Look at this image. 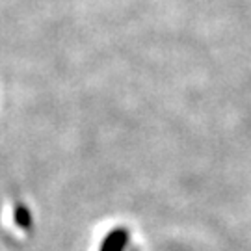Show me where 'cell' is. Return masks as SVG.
Returning <instances> with one entry per match:
<instances>
[{
    "mask_svg": "<svg viewBox=\"0 0 251 251\" xmlns=\"http://www.w3.org/2000/svg\"><path fill=\"white\" fill-rule=\"evenodd\" d=\"M121 246H123V236H121V234H116V236H112V238L108 240L102 251H121Z\"/></svg>",
    "mask_w": 251,
    "mask_h": 251,
    "instance_id": "obj_1",
    "label": "cell"
}]
</instances>
